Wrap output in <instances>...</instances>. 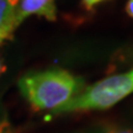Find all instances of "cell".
<instances>
[{
    "instance_id": "cell-7",
    "label": "cell",
    "mask_w": 133,
    "mask_h": 133,
    "mask_svg": "<svg viewBox=\"0 0 133 133\" xmlns=\"http://www.w3.org/2000/svg\"><path fill=\"white\" fill-rule=\"evenodd\" d=\"M126 12L128 16L133 17V0H128L126 4Z\"/></svg>"
},
{
    "instance_id": "cell-6",
    "label": "cell",
    "mask_w": 133,
    "mask_h": 133,
    "mask_svg": "<svg viewBox=\"0 0 133 133\" xmlns=\"http://www.w3.org/2000/svg\"><path fill=\"white\" fill-rule=\"evenodd\" d=\"M83 1V4L85 6L86 9H92V6H95L96 4H99L101 1H104V0H81Z\"/></svg>"
},
{
    "instance_id": "cell-5",
    "label": "cell",
    "mask_w": 133,
    "mask_h": 133,
    "mask_svg": "<svg viewBox=\"0 0 133 133\" xmlns=\"http://www.w3.org/2000/svg\"><path fill=\"white\" fill-rule=\"evenodd\" d=\"M95 133H133V131L126 128H118V127H106V128H102L101 131Z\"/></svg>"
},
{
    "instance_id": "cell-8",
    "label": "cell",
    "mask_w": 133,
    "mask_h": 133,
    "mask_svg": "<svg viewBox=\"0 0 133 133\" xmlns=\"http://www.w3.org/2000/svg\"><path fill=\"white\" fill-rule=\"evenodd\" d=\"M6 128V123L5 122H0V133H4Z\"/></svg>"
},
{
    "instance_id": "cell-4",
    "label": "cell",
    "mask_w": 133,
    "mask_h": 133,
    "mask_svg": "<svg viewBox=\"0 0 133 133\" xmlns=\"http://www.w3.org/2000/svg\"><path fill=\"white\" fill-rule=\"evenodd\" d=\"M20 0H0V44L11 38L16 22V8Z\"/></svg>"
},
{
    "instance_id": "cell-2",
    "label": "cell",
    "mask_w": 133,
    "mask_h": 133,
    "mask_svg": "<svg viewBox=\"0 0 133 133\" xmlns=\"http://www.w3.org/2000/svg\"><path fill=\"white\" fill-rule=\"evenodd\" d=\"M133 92V69L118 75H112L88 88L63 105L56 112H71L83 110H104L116 105Z\"/></svg>"
},
{
    "instance_id": "cell-1",
    "label": "cell",
    "mask_w": 133,
    "mask_h": 133,
    "mask_svg": "<svg viewBox=\"0 0 133 133\" xmlns=\"http://www.w3.org/2000/svg\"><path fill=\"white\" fill-rule=\"evenodd\" d=\"M81 86L80 79L63 69L33 73L19 80L21 94L35 110L57 111L75 97Z\"/></svg>"
},
{
    "instance_id": "cell-9",
    "label": "cell",
    "mask_w": 133,
    "mask_h": 133,
    "mask_svg": "<svg viewBox=\"0 0 133 133\" xmlns=\"http://www.w3.org/2000/svg\"><path fill=\"white\" fill-rule=\"evenodd\" d=\"M5 69H6V68H5V65L3 64V62L0 61V74H1V73H4Z\"/></svg>"
},
{
    "instance_id": "cell-3",
    "label": "cell",
    "mask_w": 133,
    "mask_h": 133,
    "mask_svg": "<svg viewBox=\"0 0 133 133\" xmlns=\"http://www.w3.org/2000/svg\"><path fill=\"white\" fill-rule=\"evenodd\" d=\"M31 15L43 16L46 19L56 20L54 0H20L16 8V22L20 25Z\"/></svg>"
}]
</instances>
